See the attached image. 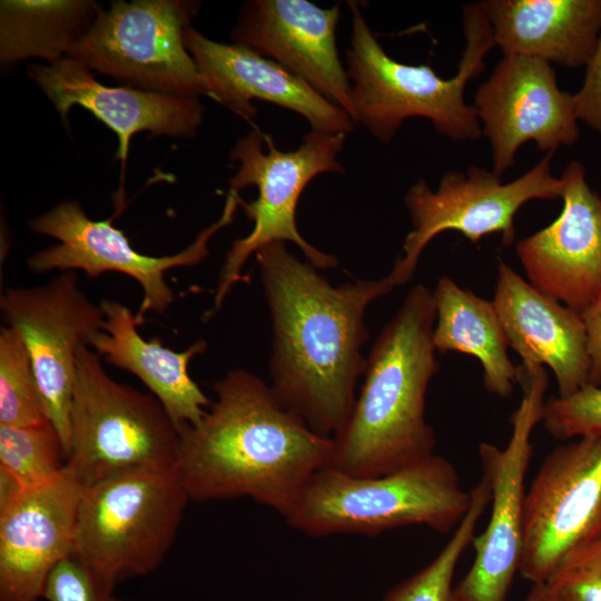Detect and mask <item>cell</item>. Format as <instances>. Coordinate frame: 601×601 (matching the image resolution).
I'll list each match as a JSON object with an SVG mask.
<instances>
[{"label": "cell", "mask_w": 601, "mask_h": 601, "mask_svg": "<svg viewBox=\"0 0 601 601\" xmlns=\"http://www.w3.org/2000/svg\"><path fill=\"white\" fill-rule=\"evenodd\" d=\"M492 302L509 346L523 364L551 368L558 396L589 384L590 358L580 313L533 287L504 262L497 266Z\"/></svg>", "instance_id": "44dd1931"}, {"label": "cell", "mask_w": 601, "mask_h": 601, "mask_svg": "<svg viewBox=\"0 0 601 601\" xmlns=\"http://www.w3.org/2000/svg\"><path fill=\"white\" fill-rule=\"evenodd\" d=\"M189 496L177 469H140L85 486L72 555L104 582L146 575L174 543Z\"/></svg>", "instance_id": "8992f818"}, {"label": "cell", "mask_w": 601, "mask_h": 601, "mask_svg": "<svg viewBox=\"0 0 601 601\" xmlns=\"http://www.w3.org/2000/svg\"><path fill=\"white\" fill-rule=\"evenodd\" d=\"M102 331L90 346L105 362L137 376L160 402L178 432L196 424L211 401L188 373L189 362L201 354L207 344L197 341L183 352L169 349L159 338L145 341L138 333L136 316L124 304L102 299Z\"/></svg>", "instance_id": "7402d4cb"}, {"label": "cell", "mask_w": 601, "mask_h": 601, "mask_svg": "<svg viewBox=\"0 0 601 601\" xmlns=\"http://www.w3.org/2000/svg\"><path fill=\"white\" fill-rule=\"evenodd\" d=\"M600 532L601 437H578L548 454L526 490L519 572L546 583Z\"/></svg>", "instance_id": "4fadbf2b"}, {"label": "cell", "mask_w": 601, "mask_h": 601, "mask_svg": "<svg viewBox=\"0 0 601 601\" xmlns=\"http://www.w3.org/2000/svg\"><path fill=\"white\" fill-rule=\"evenodd\" d=\"M433 292L413 286L375 339L351 415L333 437L328 466L354 476H378L435 452L425 417L426 393L440 364L433 344Z\"/></svg>", "instance_id": "3957f363"}, {"label": "cell", "mask_w": 601, "mask_h": 601, "mask_svg": "<svg viewBox=\"0 0 601 601\" xmlns=\"http://www.w3.org/2000/svg\"><path fill=\"white\" fill-rule=\"evenodd\" d=\"M471 494L470 509L445 546L426 566L390 590L384 601H460L452 584L454 572L490 503V486L483 475Z\"/></svg>", "instance_id": "484cf974"}, {"label": "cell", "mask_w": 601, "mask_h": 601, "mask_svg": "<svg viewBox=\"0 0 601 601\" xmlns=\"http://www.w3.org/2000/svg\"><path fill=\"white\" fill-rule=\"evenodd\" d=\"M27 72L62 120L73 106H81L115 131L117 158L122 162L136 132L191 138L203 121L204 106L198 97L108 87L86 65L68 57L50 65L32 63Z\"/></svg>", "instance_id": "ffe728a7"}, {"label": "cell", "mask_w": 601, "mask_h": 601, "mask_svg": "<svg viewBox=\"0 0 601 601\" xmlns=\"http://www.w3.org/2000/svg\"><path fill=\"white\" fill-rule=\"evenodd\" d=\"M198 8L199 2L181 0L112 1L67 57L125 87L207 96L204 78L184 43V31Z\"/></svg>", "instance_id": "9c48e42d"}, {"label": "cell", "mask_w": 601, "mask_h": 601, "mask_svg": "<svg viewBox=\"0 0 601 601\" xmlns=\"http://www.w3.org/2000/svg\"><path fill=\"white\" fill-rule=\"evenodd\" d=\"M0 479V601H39L53 569L72 555L83 486L68 464L36 487Z\"/></svg>", "instance_id": "2e32d148"}, {"label": "cell", "mask_w": 601, "mask_h": 601, "mask_svg": "<svg viewBox=\"0 0 601 601\" xmlns=\"http://www.w3.org/2000/svg\"><path fill=\"white\" fill-rule=\"evenodd\" d=\"M184 43L203 76L207 97L252 121L257 108L252 100H264L304 117L311 129L347 135L355 122L339 106L331 102L303 79L255 51L206 38L188 26Z\"/></svg>", "instance_id": "d6986e66"}, {"label": "cell", "mask_w": 601, "mask_h": 601, "mask_svg": "<svg viewBox=\"0 0 601 601\" xmlns=\"http://www.w3.org/2000/svg\"><path fill=\"white\" fill-rule=\"evenodd\" d=\"M581 316L590 358L589 384L601 387V294Z\"/></svg>", "instance_id": "d6a6232c"}, {"label": "cell", "mask_w": 601, "mask_h": 601, "mask_svg": "<svg viewBox=\"0 0 601 601\" xmlns=\"http://www.w3.org/2000/svg\"><path fill=\"white\" fill-rule=\"evenodd\" d=\"M339 9L307 0H252L243 6L231 38L289 70L352 118L351 83L336 45Z\"/></svg>", "instance_id": "ac0fdd59"}, {"label": "cell", "mask_w": 601, "mask_h": 601, "mask_svg": "<svg viewBox=\"0 0 601 601\" xmlns=\"http://www.w3.org/2000/svg\"><path fill=\"white\" fill-rule=\"evenodd\" d=\"M579 121L601 135V31L594 52L585 66L581 88L573 93Z\"/></svg>", "instance_id": "1f68e13d"}, {"label": "cell", "mask_w": 601, "mask_h": 601, "mask_svg": "<svg viewBox=\"0 0 601 601\" xmlns=\"http://www.w3.org/2000/svg\"><path fill=\"white\" fill-rule=\"evenodd\" d=\"M524 601H558L546 583L533 584Z\"/></svg>", "instance_id": "836d02e7"}, {"label": "cell", "mask_w": 601, "mask_h": 601, "mask_svg": "<svg viewBox=\"0 0 601 601\" xmlns=\"http://www.w3.org/2000/svg\"><path fill=\"white\" fill-rule=\"evenodd\" d=\"M546 584L558 601H601V532L572 552Z\"/></svg>", "instance_id": "f546056e"}, {"label": "cell", "mask_w": 601, "mask_h": 601, "mask_svg": "<svg viewBox=\"0 0 601 601\" xmlns=\"http://www.w3.org/2000/svg\"><path fill=\"white\" fill-rule=\"evenodd\" d=\"M542 422L558 440L601 437V387L587 384L572 395L545 400Z\"/></svg>", "instance_id": "f1b7e54d"}, {"label": "cell", "mask_w": 601, "mask_h": 601, "mask_svg": "<svg viewBox=\"0 0 601 601\" xmlns=\"http://www.w3.org/2000/svg\"><path fill=\"white\" fill-rule=\"evenodd\" d=\"M50 422L29 351L20 333L0 328V425L29 426Z\"/></svg>", "instance_id": "83f0119b"}, {"label": "cell", "mask_w": 601, "mask_h": 601, "mask_svg": "<svg viewBox=\"0 0 601 601\" xmlns=\"http://www.w3.org/2000/svg\"><path fill=\"white\" fill-rule=\"evenodd\" d=\"M66 464L61 439L51 422L0 425V472L18 487L47 484L60 475Z\"/></svg>", "instance_id": "4316f807"}, {"label": "cell", "mask_w": 601, "mask_h": 601, "mask_svg": "<svg viewBox=\"0 0 601 601\" xmlns=\"http://www.w3.org/2000/svg\"><path fill=\"white\" fill-rule=\"evenodd\" d=\"M346 135L311 129L303 136L295 150L280 151L273 138L255 129L236 141L230 158L239 162L229 179V190L255 186L258 196L252 201L239 197L245 216L254 221L252 231L235 240L226 254L218 277L214 308L221 306L225 297L242 277V268L252 254L274 242H290L317 269L334 268L337 259L303 238L296 225L299 197L309 181L322 174H345L338 160Z\"/></svg>", "instance_id": "ba28073f"}, {"label": "cell", "mask_w": 601, "mask_h": 601, "mask_svg": "<svg viewBox=\"0 0 601 601\" xmlns=\"http://www.w3.org/2000/svg\"><path fill=\"white\" fill-rule=\"evenodd\" d=\"M471 491L454 465L433 454L378 476H354L326 466L307 483L284 516L305 535H374L408 525L454 531L467 513Z\"/></svg>", "instance_id": "5b68a950"}, {"label": "cell", "mask_w": 601, "mask_h": 601, "mask_svg": "<svg viewBox=\"0 0 601 601\" xmlns=\"http://www.w3.org/2000/svg\"><path fill=\"white\" fill-rule=\"evenodd\" d=\"M473 107L499 176L513 166L516 151L528 141L554 154L580 138L573 95L558 87L551 63L538 58L503 55L477 88Z\"/></svg>", "instance_id": "9a60e30c"}, {"label": "cell", "mask_w": 601, "mask_h": 601, "mask_svg": "<svg viewBox=\"0 0 601 601\" xmlns=\"http://www.w3.org/2000/svg\"><path fill=\"white\" fill-rule=\"evenodd\" d=\"M352 32L346 55L352 119L382 142H390L403 121L428 119L454 141H475L482 127L473 105L466 104V83L485 69L484 57L495 46L482 2L463 7L465 48L456 73L440 77L428 65H407L390 57L368 27L358 4L348 1Z\"/></svg>", "instance_id": "277c9868"}, {"label": "cell", "mask_w": 601, "mask_h": 601, "mask_svg": "<svg viewBox=\"0 0 601 601\" xmlns=\"http://www.w3.org/2000/svg\"><path fill=\"white\" fill-rule=\"evenodd\" d=\"M256 258L273 322L270 387L315 433L333 439L365 371V311L395 285L386 276L334 287L284 242L267 244Z\"/></svg>", "instance_id": "6da1fadb"}, {"label": "cell", "mask_w": 601, "mask_h": 601, "mask_svg": "<svg viewBox=\"0 0 601 601\" xmlns=\"http://www.w3.org/2000/svg\"><path fill=\"white\" fill-rule=\"evenodd\" d=\"M552 152L519 178L502 183L501 176L476 166L465 173L450 170L441 177L436 190L424 179L415 181L404 196L412 230L387 275L395 286L413 277L421 254L439 234L456 230L476 245L484 236L499 233L502 245L515 239V215L533 199L561 198L562 181L552 175Z\"/></svg>", "instance_id": "30bf717a"}, {"label": "cell", "mask_w": 601, "mask_h": 601, "mask_svg": "<svg viewBox=\"0 0 601 601\" xmlns=\"http://www.w3.org/2000/svg\"><path fill=\"white\" fill-rule=\"evenodd\" d=\"M238 206V193L229 190L218 220L205 228L184 250L155 257L135 250L122 230L112 225V218L92 220L77 201L66 200L29 221L31 231L53 237L59 244L36 252L27 265L37 274L80 269L89 277L107 272L130 276L144 293L135 315L141 325L148 313L162 314L175 300V293L165 278L166 272L205 259L209 255L208 242L231 223Z\"/></svg>", "instance_id": "7c38bea8"}, {"label": "cell", "mask_w": 601, "mask_h": 601, "mask_svg": "<svg viewBox=\"0 0 601 601\" xmlns=\"http://www.w3.org/2000/svg\"><path fill=\"white\" fill-rule=\"evenodd\" d=\"M43 599L47 601H121L114 588L73 555L62 560L49 575Z\"/></svg>", "instance_id": "4dcf8cb0"}, {"label": "cell", "mask_w": 601, "mask_h": 601, "mask_svg": "<svg viewBox=\"0 0 601 601\" xmlns=\"http://www.w3.org/2000/svg\"><path fill=\"white\" fill-rule=\"evenodd\" d=\"M482 6L503 55L581 68L599 40L601 0H486Z\"/></svg>", "instance_id": "603a6c76"}, {"label": "cell", "mask_w": 601, "mask_h": 601, "mask_svg": "<svg viewBox=\"0 0 601 601\" xmlns=\"http://www.w3.org/2000/svg\"><path fill=\"white\" fill-rule=\"evenodd\" d=\"M213 390L204 416L179 431L177 471L189 500L249 497L285 516L329 465L333 439L315 433L249 371L228 372Z\"/></svg>", "instance_id": "7a4b0ae2"}, {"label": "cell", "mask_w": 601, "mask_h": 601, "mask_svg": "<svg viewBox=\"0 0 601 601\" xmlns=\"http://www.w3.org/2000/svg\"><path fill=\"white\" fill-rule=\"evenodd\" d=\"M432 292L435 351L474 356L482 365L486 391L503 398L510 396L518 366L509 357V342L493 302L461 288L447 276L441 277Z\"/></svg>", "instance_id": "cb8c5ba5"}, {"label": "cell", "mask_w": 601, "mask_h": 601, "mask_svg": "<svg viewBox=\"0 0 601 601\" xmlns=\"http://www.w3.org/2000/svg\"><path fill=\"white\" fill-rule=\"evenodd\" d=\"M102 8L92 0H2L0 60L66 58Z\"/></svg>", "instance_id": "d4e9b609"}, {"label": "cell", "mask_w": 601, "mask_h": 601, "mask_svg": "<svg viewBox=\"0 0 601 601\" xmlns=\"http://www.w3.org/2000/svg\"><path fill=\"white\" fill-rule=\"evenodd\" d=\"M560 179L561 214L514 248L533 287L582 314L601 294V196L580 161L569 162Z\"/></svg>", "instance_id": "e0dca14e"}, {"label": "cell", "mask_w": 601, "mask_h": 601, "mask_svg": "<svg viewBox=\"0 0 601 601\" xmlns=\"http://www.w3.org/2000/svg\"><path fill=\"white\" fill-rule=\"evenodd\" d=\"M548 382L543 365H518L516 383L522 397L511 415L509 442L503 449L491 443L479 445L483 476L490 486L491 511L486 528L473 538V564L454 588L460 601H506L519 571L531 436L543 418Z\"/></svg>", "instance_id": "8fae6325"}, {"label": "cell", "mask_w": 601, "mask_h": 601, "mask_svg": "<svg viewBox=\"0 0 601 601\" xmlns=\"http://www.w3.org/2000/svg\"><path fill=\"white\" fill-rule=\"evenodd\" d=\"M179 432L151 394L112 380L80 346L70 405L67 464L82 486L140 469L176 470Z\"/></svg>", "instance_id": "52a82bcc"}, {"label": "cell", "mask_w": 601, "mask_h": 601, "mask_svg": "<svg viewBox=\"0 0 601 601\" xmlns=\"http://www.w3.org/2000/svg\"><path fill=\"white\" fill-rule=\"evenodd\" d=\"M6 325L29 351L48 420L70 455V405L77 352L102 331L105 314L79 286L75 272H61L36 287L8 288L0 298Z\"/></svg>", "instance_id": "5bb4252c"}]
</instances>
